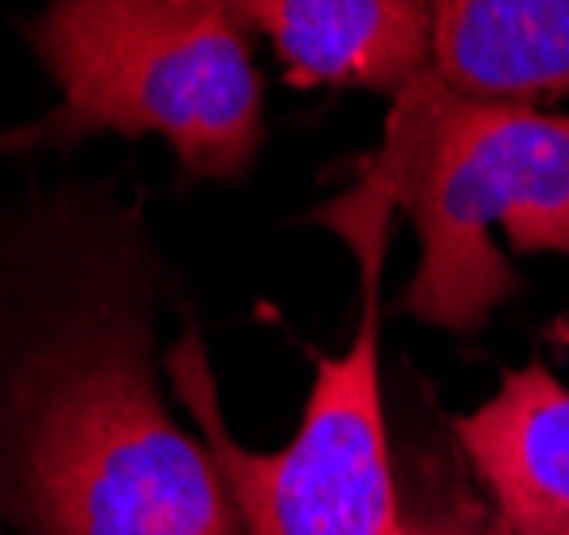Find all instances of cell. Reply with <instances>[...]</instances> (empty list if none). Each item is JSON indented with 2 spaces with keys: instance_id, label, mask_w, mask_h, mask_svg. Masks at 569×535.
<instances>
[{
  "instance_id": "obj_3",
  "label": "cell",
  "mask_w": 569,
  "mask_h": 535,
  "mask_svg": "<svg viewBox=\"0 0 569 535\" xmlns=\"http://www.w3.org/2000/svg\"><path fill=\"white\" fill-rule=\"evenodd\" d=\"M395 210V198L360 176L313 215L360 261V321L342 351L317 356L287 446L249 450L231 437L198 326L163 351L171 395L228 484L240 535H402V484L381 403V270Z\"/></svg>"
},
{
  "instance_id": "obj_7",
  "label": "cell",
  "mask_w": 569,
  "mask_h": 535,
  "mask_svg": "<svg viewBox=\"0 0 569 535\" xmlns=\"http://www.w3.org/2000/svg\"><path fill=\"white\" fill-rule=\"evenodd\" d=\"M432 18V78L446 90L480 103L569 95V0H446Z\"/></svg>"
},
{
  "instance_id": "obj_8",
  "label": "cell",
  "mask_w": 569,
  "mask_h": 535,
  "mask_svg": "<svg viewBox=\"0 0 569 535\" xmlns=\"http://www.w3.org/2000/svg\"><path fill=\"white\" fill-rule=\"evenodd\" d=\"M402 535H506L497 509L476 497L455 463L425 458L402 488Z\"/></svg>"
},
{
  "instance_id": "obj_6",
  "label": "cell",
  "mask_w": 569,
  "mask_h": 535,
  "mask_svg": "<svg viewBox=\"0 0 569 535\" xmlns=\"http://www.w3.org/2000/svg\"><path fill=\"white\" fill-rule=\"evenodd\" d=\"M506 535H569V386L531 360L450 420Z\"/></svg>"
},
{
  "instance_id": "obj_10",
  "label": "cell",
  "mask_w": 569,
  "mask_h": 535,
  "mask_svg": "<svg viewBox=\"0 0 569 535\" xmlns=\"http://www.w3.org/2000/svg\"><path fill=\"white\" fill-rule=\"evenodd\" d=\"M0 535H4V532H0Z\"/></svg>"
},
{
  "instance_id": "obj_5",
  "label": "cell",
  "mask_w": 569,
  "mask_h": 535,
  "mask_svg": "<svg viewBox=\"0 0 569 535\" xmlns=\"http://www.w3.org/2000/svg\"><path fill=\"white\" fill-rule=\"evenodd\" d=\"M291 86L377 90L399 99L432 69V4L420 0H236Z\"/></svg>"
},
{
  "instance_id": "obj_1",
  "label": "cell",
  "mask_w": 569,
  "mask_h": 535,
  "mask_svg": "<svg viewBox=\"0 0 569 535\" xmlns=\"http://www.w3.org/2000/svg\"><path fill=\"white\" fill-rule=\"evenodd\" d=\"M0 523L18 535H240L154 377L133 215L0 219Z\"/></svg>"
},
{
  "instance_id": "obj_9",
  "label": "cell",
  "mask_w": 569,
  "mask_h": 535,
  "mask_svg": "<svg viewBox=\"0 0 569 535\" xmlns=\"http://www.w3.org/2000/svg\"><path fill=\"white\" fill-rule=\"evenodd\" d=\"M4 155H27V133L22 129H4L0 133V159Z\"/></svg>"
},
{
  "instance_id": "obj_4",
  "label": "cell",
  "mask_w": 569,
  "mask_h": 535,
  "mask_svg": "<svg viewBox=\"0 0 569 535\" xmlns=\"http://www.w3.org/2000/svg\"><path fill=\"white\" fill-rule=\"evenodd\" d=\"M57 108L22 125L27 150L163 138L193 180H240L266 116L253 34L219 0H57L22 27Z\"/></svg>"
},
{
  "instance_id": "obj_2",
  "label": "cell",
  "mask_w": 569,
  "mask_h": 535,
  "mask_svg": "<svg viewBox=\"0 0 569 535\" xmlns=\"http://www.w3.org/2000/svg\"><path fill=\"white\" fill-rule=\"evenodd\" d=\"M365 176L411 215L420 266L399 309L425 326L476 335L522 287L492 227L513 254L569 257V116L462 99L428 69L395 99Z\"/></svg>"
}]
</instances>
